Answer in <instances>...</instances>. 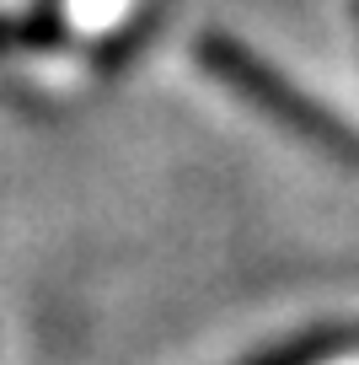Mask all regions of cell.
Here are the masks:
<instances>
[{
  "label": "cell",
  "mask_w": 359,
  "mask_h": 365,
  "mask_svg": "<svg viewBox=\"0 0 359 365\" xmlns=\"http://www.w3.org/2000/svg\"><path fill=\"white\" fill-rule=\"evenodd\" d=\"M322 365H359V349H343V354H333V360H322Z\"/></svg>",
  "instance_id": "6da1fadb"
}]
</instances>
